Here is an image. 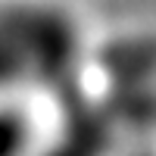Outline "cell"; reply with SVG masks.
<instances>
[{
	"instance_id": "6da1fadb",
	"label": "cell",
	"mask_w": 156,
	"mask_h": 156,
	"mask_svg": "<svg viewBox=\"0 0 156 156\" xmlns=\"http://www.w3.org/2000/svg\"><path fill=\"white\" fill-rule=\"evenodd\" d=\"M28 134H31L28 115H25L19 106L0 100V156L16 153V150H25Z\"/></svg>"
}]
</instances>
